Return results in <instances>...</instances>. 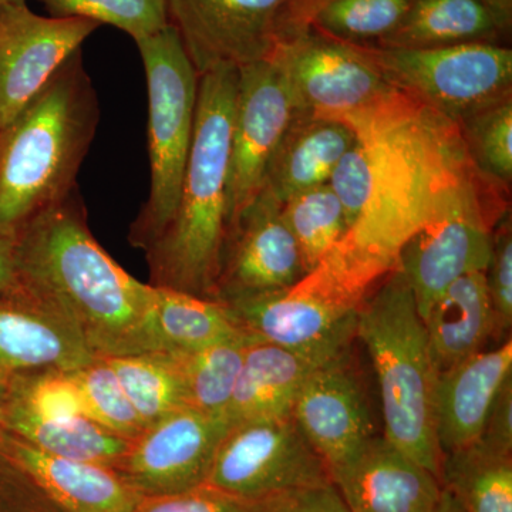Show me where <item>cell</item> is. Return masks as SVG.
<instances>
[{
	"label": "cell",
	"mask_w": 512,
	"mask_h": 512,
	"mask_svg": "<svg viewBox=\"0 0 512 512\" xmlns=\"http://www.w3.org/2000/svg\"><path fill=\"white\" fill-rule=\"evenodd\" d=\"M15 282L62 312L94 356L148 353L154 286L96 241L77 191L16 232Z\"/></svg>",
	"instance_id": "1"
},
{
	"label": "cell",
	"mask_w": 512,
	"mask_h": 512,
	"mask_svg": "<svg viewBox=\"0 0 512 512\" xmlns=\"http://www.w3.org/2000/svg\"><path fill=\"white\" fill-rule=\"evenodd\" d=\"M238 69L200 76L190 157L170 224L147 249L150 285L217 301Z\"/></svg>",
	"instance_id": "2"
},
{
	"label": "cell",
	"mask_w": 512,
	"mask_h": 512,
	"mask_svg": "<svg viewBox=\"0 0 512 512\" xmlns=\"http://www.w3.org/2000/svg\"><path fill=\"white\" fill-rule=\"evenodd\" d=\"M97 123L99 103L80 49L0 131V231L15 235L76 191Z\"/></svg>",
	"instance_id": "3"
},
{
	"label": "cell",
	"mask_w": 512,
	"mask_h": 512,
	"mask_svg": "<svg viewBox=\"0 0 512 512\" xmlns=\"http://www.w3.org/2000/svg\"><path fill=\"white\" fill-rule=\"evenodd\" d=\"M356 338L375 367L383 436L441 481L443 454L431 410L436 373L423 319L399 269L384 276L360 306Z\"/></svg>",
	"instance_id": "4"
},
{
	"label": "cell",
	"mask_w": 512,
	"mask_h": 512,
	"mask_svg": "<svg viewBox=\"0 0 512 512\" xmlns=\"http://www.w3.org/2000/svg\"><path fill=\"white\" fill-rule=\"evenodd\" d=\"M269 62L281 73L296 110L343 121L360 140H380L426 110L387 82L359 47L313 29Z\"/></svg>",
	"instance_id": "5"
},
{
	"label": "cell",
	"mask_w": 512,
	"mask_h": 512,
	"mask_svg": "<svg viewBox=\"0 0 512 512\" xmlns=\"http://www.w3.org/2000/svg\"><path fill=\"white\" fill-rule=\"evenodd\" d=\"M136 45L147 77L150 192L128 239L147 251L177 208L194 137L200 76L171 25Z\"/></svg>",
	"instance_id": "6"
},
{
	"label": "cell",
	"mask_w": 512,
	"mask_h": 512,
	"mask_svg": "<svg viewBox=\"0 0 512 512\" xmlns=\"http://www.w3.org/2000/svg\"><path fill=\"white\" fill-rule=\"evenodd\" d=\"M330 0H167L168 20L198 76L271 60L311 32Z\"/></svg>",
	"instance_id": "7"
},
{
	"label": "cell",
	"mask_w": 512,
	"mask_h": 512,
	"mask_svg": "<svg viewBox=\"0 0 512 512\" xmlns=\"http://www.w3.org/2000/svg\"><path fill=\"white\" fill-rule=\"evenodd\" d=\"M494 187L446 194L404 239L396 268L412 289L421 319L458 279L485 272L493 251V229L510 211Z\"/></svg>",
	"instance_id": "8"
},
{
	"label": "cell",
	"mask_w": 512,
	"mask_h": 512,
	"mask_svg": "<svg viewBox=\"0 0 512 512\" xmlns=\"http://www.w3.org/2000/svg\"><path fill=\"white\" fill-rule=\"evenodd\" d=\"M365 296L319 264L284 291L222 302L239 329L256 339L330 362L350 353Z\"/></svg>",
	"instance_id": "9"
},
{
	"label": "cell",
	"mask_w": 512,
	"mask_h": 512,
	"mask_svg": "<svg viewBox=\"0 0 512 512\" xmlns=\"http://www.w3.org/2000/svg\"><path fill=\"white\" fill-rule=\"evenodd\" d=\"M357 47L393 87L453 123L512 97V50L508 46Z\"/></svg>",
	"instance_id": "10"
},
{
	"label": "cell",
	"mask_w": 512,
	"mask_h": 512,
	"mask_svg": "<svg viewBox=\"0 0 512 512\" xmlns=\"http://www.w3.org/2000/svg\"><path fill=\"white\" fill-rule=\"evenodd\" d=\"M329 483L328 467L293 417L286 416L229 427L205 485L265 501Z\"/></svg>",
	"instance_id": "11"
},
{
	"label": "cell",
	"mask_w": 512,
	"mask_h": 512,
	"mask_svg": "<svg viewBox=\"0 0 512 512\" xmlns=\"http://www.w3.org/2000/svg\"><path fill=\"white\" fill-rule=\"evenodd\" d=\"M295 104L274 63L238 69L227 195V232L265 188L266 173Z\"/></svg>",
	"instance_id": "12"
},
{
	"label": "cell",
	"mask_w": 512,
	"mask_h": 512,
	"mask_svg": "<svg viewBox=\"0 0 512 512\" xmlns=\"http://www.w3.org/2000/svg\"><path fill=\"white\" fill-rule=\"evenodd\" d=\"M229 427L225 416L175 410L131 441L116 470L143 497L195 490L207 483Z\"/></svg>",
	"instance_id": "13"
},
{
	"label": "cell",
	"mask_w": 512,
	"mask_h": 512,
	"mask_svg": "<svg viewBox=\"0 0 512 512\" xmlns=\"http://www.w3.org/2000/svg\"><path fill=\"white\" fill-rule=\"evenodd\" d=\"M99 28L92 20L36 15L26 3L0 6V131Z\"/></svg>",
	"instance_id": "14"
},
{
	"label": "cell",
	"mask_w": 512,
	"mask_h": 512,
	"mask_svg": "<svg viewBox=\"0 0 512 512\" xmlns=\"http://www.w3.org/2000/svg\"><path fill=\"white\" fill-rule=\"evenodd\" d=\"M308 274L281 204L266 188L229 227L222 251L217 301L284 291Z\"/></svg>",
	"instance_id": "15"
},
{
	"label": "cell",
	"mask_w": 512,
	"mask_h": 512,
	"mask_svg": "<svg viewBox=\"0 0 512 512\" xmlns=\"http://www.w3.org/2000/svg\"><path fill=\"white\" fill-rule=\"evenodd\" d=\"M94 353L55 306L18 284L0 291V382L45 372H73Z\"/></svg>",
	"instance_id": "16"
},
{
	"label": "cell",
	"mask_w": 512,
	"mask_h": 512,
	"mask_svg": "<svg viewBox=\"0 0 512 512\" xmlns=\"http://www.w3.org/2000/svg\"><path fill=\"white\" fill-rule=\"evenodd\" d=\"M293 420L328 467L330 478L375 437L365 390L349 353L319 366L293 404Z\"/></svg>",
	"instance_id": "17"
},
{
	"label": "cell",
	"mask_w": 512,
	"mask_h": 512,
	"mask_svg": "<svg viewBox=\"0 0 512 512\" xmlns=\"http://www.w3.org/2000/svg\"><path fill=\"white\" fill-rule=\"evenodd\" d=\"M352 512H433L443 483L386 437L375 436L332 478Z\"/></svg>",
	"instance_id": "18"
},
{
	"label": "cell",
	"mask_w": 512,
	"mask_h": 512,
	"mask_svg": "<svg viewBox=\"0 0 512 512\" xmlns=\"http://www.w3.org/2000/svg\"><path fill=\"white\" fill-rule=\"evenodd\" d=\"M510 377L511 340L490 352L481 350L436 376L431 410L443 457L480 439L495 397Z\"/></svg>",
	"instance_id": "19"
},
{
	"label": "cell",
	"mask_w": 512,
	"mask_h": 512,
	"mask_svg": "<svg viewBox=\"0 0 512 512\" xmlns=\"http://www.w3.org/2000/svg\"><path fill=\"white\" fill-rule=\"evenodd\" d=\"M9 456L64 512H133L143 495L113 467L50 456L9 437Z\"/></svg>",
	"instance_id": "20"
},
{
	"label": "cell",
	"mask_w": 512,
	"mask_h": 512,
	"mask_svg": "<svg viewBox=\"0 0 512 512\" xmlns=\"http://www.w3.org/2000/svg\"><path fill=\"white\" fill-rule=\"evenodd\" d=\"M359 140L343 121L296 110L269 163L266 190L281 204L328 184L340 158Z\"/></svg>",
	"instance_id": "21"
},
{
	"label": "cell",
	"mask_w": 512,
	"mask_h": 512,
	"mask_svg": "<svg viewBox=\"0 0 512 512\" xmlns=\"http://www.w3.org/2000/svg\"><path fill=\"white\" fill-rule=\"evenodd\" d=\"M512 16L485 0H410L397 28L377 47L436 49L471 43L510 42Z\"/></svg>",
	"instance_id": "22"
},
{
	"label": "cell",
	"mask_w": 512,
	"mask_h": 512,
	"mask_svg": "<svg viewBox=\"0 0 512 512\" xmlns=\"http://www.w3.org/2000/svg\"><path fill=\"white\" fill-rule=\"evenodd\" d=\"M313 357L272 345L254 336L229 404V426L244 421L292 416L293 404L303 384L319 366Z\"/></svg>",
	"instance_id": "23"
},
{
	"label": "cell",
	"mask_w": 512,
	"mask_h": 512,
	"mask_svg": "<svg viewBox=\"0 0 512 512\" xmlns=\"http://www.w3.org/2000/svg\"><path fill=\"white\" fill-rule=\"evenodd\" d=\"M423 323L436 376L481 352L495 335L484 272L463 276L448 286L431 305Z\"/></svg>",
	"instance_id": "24"
},
{
	"label": "cell",
	"mask_w": 512,
	"mask_h": 512,
	"mask_svg": "<svg viewBox=\"0 0 512 512\" xmlns=\"http://www.w3.org/2000/svg\"><path fill=\"white\" fill-rule=\"evenodd\" d=\"M242 332L227 306L215 299L154 286L148 316V353L185 355Z\"/></svg>",
	"instance_id": "25"
},
{
	"label": "cell",
	"mask_w": 512,
	"mask_h": 512,
	"mask_svg": "<svg viewBox=\"0 0 512 512\" xmlns=\"http://www.w3.org/2000/svg\"><path fill=\"white\" fill-rule=\"evenodd\" d=\"M5 427L13 436L50 456L113 468L120 466L131 446V441L111 433L89 417L37 416L10 397Z\"/></svg>",
	"instance_id": "26"
},
{
	"label": "cell",
	"mask_w": 512,
	"mask_h": 512,
	"mask_svg": "<svg viewBox=\"0 0 512 512\" xmlns=\"http://www.w3.org/2000/svg\"><path fill=\"white\" fill-rule=\"evenodd\" d=\"M441 483L464 512H512V454L483 441L444 456Z\"/></svg>",
	"instance_id": "27"
},
{
	"label": "cell",
	"mask_w": 512,
	"mask_h": 512,
	"mask_svg": "<svg viewBox=\"0 0 512 512\" xmlns=\"http://www.w3.org/2000/svg\"><path fill=\"white\" fill-rule=\"evenodd\" d=\"M251 338L242 330L197 352L171 355L180 369L188 407L212 416L227 414Z\"/></svg>",
	"instance_id": "28"
},
{
	"label": "cell",
	"mask_w": 512,
	"mask_h": 512,
	"mask_svg": "<svg viewBox=\"0 0 512 512\" xmlns=\"http://www.w3.org/2000/svg\"><path fill=\"white\" fill-rule=\"evenodd\" d=\"M101 357L116 373L146 430L175 410L188 407L183 379L173 356L138 353Z\"/></svg>",
	"instance_id": "29"
},
{
	"label": "cell",
	"mask_w": 512,
	"mask_h": 512,
	"mask_svg": "<svg viewBox=\"0 0 512 512\" xmlns=\"http://www.w3.org/2000/svg\"><path fill=\"white\" fill-rule=\"evenodd\" d=\"M281 215L298 244L308 272L349 232L345 212L329 184L281 202Z\"/></svg>",
	"instance_id": "30"
},
{
	"label": "cell",
	"mask_w": 512,
	"mask_h": 512,
	"mask_svg": "<svg viewBox=\"0 0 512 512\" xmlns=\"http://www.w3.org/2000/svg\"><path fill=\"white\" fill-rule=\"evenodd\" d=\"M467 160L481 177L510 194L512 97L467 114L456 123Z\"/></svg>",
	"instance_id": "31"
},
{
	"label": "cell",
	"mask_w": 512,
	"mask_h": 512,
	"mask_svg": "<svg viewBox=\"0 0 512 512\" xmlns=\"http://www.w3.org/2000/svg\"><path fill=\"white\" fill-rule=\"evenodd\" d=\"M410 0H330L312 29L355 46H375L392 33L409 8Z\"/></svg>",
	"instance_id": "32"
},
{
	"label": "cell",
	"mask_w": 512,
	"mask_h": 512,
	"mask_svg": "<svg viewBox=\"0 0 512 512\" xmlns=\"http://www.w3.org/2000/svg\"><path fill=\"white\" fill-rule=\"evenodd\" d=\"M73 376L82 392L89 419L128 441L138 439L146 431L104 357H94L89 365L73 370Z\"/></svg>",
	"instance_id": "33"
},
{
	"label": "cell",
	"mask_w": 512,
	"mask_h": 512,
	"mask_svg": "<svg viewBox=\"0 0 512 512\" xmlns=\"http://www.w3.org/2000/svg\"><path fill=\"white\" fill-rule=\"evenodd\" d=\"M53 18H82L111 25L134 42L170 25L167 0H37Z\"/></svg>",
	"instance_id": "34"
},
{
	"label": "cell",
	"mask_w": 512,
	"mask_h": 512,
	"mask_svg": "<svg viewBox=\"0 0 512 512\" xmlns=\"http://www.w3.org/2000/svg\"><path fill=\"white\" fill-rule=\"evenodd\" d=\"M379 161L376 147L369 141L359 140L345 154L332 175L329 185L345 212L349 231L365 217L376 195Z\"/></svg>",
	"instance_id": "35"
},
{
	"label": "cell",
	"mask_w": 512,
	"mask_h": 512,
	"mask_svg": "<svg viewBox=\"0 0 512 512\" xmlns=\"http://www.w3.org/2000/svg\"><path fill=\"white\" fill-rule=\"evenodd\" d=\"M9 397L37 416L50 419L86 416L82 392L73 372L22 377L9 384Z\"/></svg>",
	"instance_id": "36"
},
{
	"label": "cell",
	"mask_w": 512,
	"mask_h": 512,
	"mask_svg": "<svg viewBox=\"0 0 512 512\" xmlns=\"http://www.w3.org/2000/svg\"><path fill=\"white\" fill-rule=\"evenodd\" d=\"M495 333H505L512 323V227L511 212H505L493 229V251L484 272Z\"/></svg>",
	"instance_id": "37"
},
{
	"label": "cell",
	"mask_w": 512,
	"mask_h": 512,
	"mask_svg": "<svg viewBox=\"0 0 512 512\" xmlns=\"http://www.w3.org/2000/svg\"><path fill=\"white\" fill-rule=\"evenodd\" d=\"M275 501L276 498L245 500L210 485H201L185 493L143 497L133 512H272Z\"/></svg>",
	"instance_id": "38"
},
{
	"label": "cell",
	"mask_w": 512,
	"mask_h": 512,
	"mask_svg": "<svg viewBox=\"0 0 512 512\" xmlns=\"http://www.w3.org/2000/svg\"><path fill=\"white\" fill-rule=\"evenodd\" d=\"M478 440L494 450L512 454V377L495 397Z\"/></svg>",
	"instance_id": "39"
},
{
	"label": "cell",
	"mask_w": 512,
	"mask_h": 512,
	"mask_svg": "<svg viewBox=\"0 0 512 512\" xmlns=\"http://www.w3.org/2000/svg\"><path fill=\"white\" fill-rule=\"evenodd\" d=\"M272 512H352L333 483L276 498Z\"/></svg>",
	"instance_id": "40"
},
{
	"label": "cell",
	"mask_w": 512,
	"mask_h": 512,
	"mask_svg": "<svg viewBox=\"0 0 512 512\" xmlns=\"http://www.w3.org/2000/svg\"><path fill=\"white\" fill-rule=\"evenodd\" d=\"M16 234L0 231V291L15 284Z\"/></svg>",
	"instance_id": "41"
},
{
	"label": "cell",
	"mask_w": 512,
	"mask_h": 512,
	"mask_svg": "<svg viewBox=\"0 0 512 512\" xmlns=\"http://www.w3.org/2000/svg\"><path fill=\"white\" fill-rule=\"evenodd\" d=\"M433 512H464V510L454 494L443 485V494Z\"/></svg>",
	"instance_id": "42"
},
{
	"label": "cell",
	"mask_w": 512,
	"mask_h": 512,
	"mask_svg": "<svg viewBox=\"0 0 512 512\" xmlns=\"http://www.w3.org/2000/svg\"><path fill=\"white\" fill-rule=\"evenodd\" d=\"M9 402V386L0 382V426L5 427V413Z\"/></svg>",
	"instance_id": "43"
},
{
	"label": "cell",
	"mask_w": 512,
	"mask_h": 512,
	"mask_svg": "<svg viewBox=\"0 0 512 512\" xmlns=\"http://www.w3.org/2000/svg\"><path fill=\"white\" fill-rule=\"evenodd\" d=\"M485 2L505 15L512 16V0H485Z\"/></svg>",
	"instance_id": "44"
},
{
	"label": "cell",
	"mask_w": 512,
	"mask_h": 512,
	"mask_svg": "<svg viewBox=\"0 0 512 512\" xmlns=\"http://www.w3.org/2000/svg\"><path fill=\"white\" fill-rule=\"evenodd\" d=\"M23 3H26V0H0V6L23 5Z\"/></svg>",
	"instance_id": "45"
}]
</instances>
